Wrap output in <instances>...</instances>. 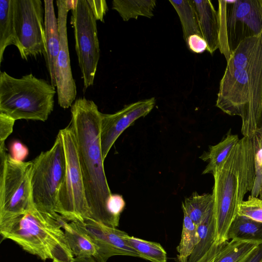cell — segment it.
I'll use <instances>...</instances> for the list:
<instances>
[{
	"instance_id": "6da1fadb",
	"label": "cell",
	"mask_w": 262,
	"mask_h": 262,
	"mask_svg": "<svg viewBox=\"0 0 262 262\" xmlns=\"http://www.w3.org/2000/svg\"><path fill=\"white\" fill-rule=\"evenodd\" d=\"M216 106L242 119L243 137L262 127V32L243 40L227 61Z\"/></svg>"
},
{
	"instance_id": "7a4b0ae2",
	"label": "cell",
	"mask_w": 262,
	"mask_h": 262,
	"mask_svg": "<svg viewBox=\"0 0 262 262\" xmlns=\"http://www.w3.org/2000/svg\"><path fill=\"white\" fill-rule=\"evenodd\" d=\"M69 125L75 136L91 219L116 227L107 208L112 194L104 169L100 143L101 113L92 100L76 99L71 106Z\"/></svg>"
},
{
	"instance_id": "3957f363",
	"label": "cell",
	"mask_w": 262,
	"mask_h": 262,
	"mask_svg": "<svg viewBox=\"0 0 262 262\" xmlns=\"http://www.w3.org/2000/svg\"><path fill=\"white\" fill-rule=\"evenodd\" d=\"M255 174L253 139L243 137L212 174L216 245L227 242L229 228L245 194L253 189Z\"/></svg>"
},
{
	"instance_id": "277c9868",
	"label": "cell",
	"mask_w": 262,
	"mask_h": 262,
	"mask_svg": "<svg viewBox=\"0 0 262 262\" xmlns=\"http://www.w3.org/2000/svg\"><path fill=\"white\" fill-rule=\"evenodd\" d=\"M61 217L33 205L27 212L1 222L0 233L44 261L72 262L74 257L61 227Z\"/></svg>"
},
{
	"instance_id": "5b68a950",
	"label": "cell",
	"mask_w": 262,
	"mask_h": 262,
	"mask_svg": "<svg viewBox=\"0 0 262 262\" xmlns=\"http://www.w3.org/2000/svg\"><path fill=\"white\" fill-rule=\"evenodd\" d=\"M55 87L32 74L20 78L0 72V113L15 121H46L53 111Z\"/></svg>"
},
{
	"instance_id": "8992f818",
	"label": "cell",
	"mask_w": 262,
	"mask_h": 262,
	"mask_svg": "<svg viewBox=\"0 0 262 262\" xmlns=\"http://www.w3.org/2000/svg\"><path fill=\"white\" fill-rule=\"evenodd\" d=\"M218 2L219 49L227 61L243 40L262 32V0Z\"/></svg>"
},
{
	"instance_id": "52a82bcc",
	"label": "cell",
	"mask_w": 262,
	"mask_h": 262,
	"mask_svg": "<svg viewBox=\"0 0 262 262\" xmlns=\"http://www.w3.org/2000/svg\"><path fill=\"white\" fill-rule=\"evenodd\" d=\"M66 169L57 198V213L69 222H82L91 219L85 186L74 132L69 125L60 129Z\"/></svg>"
},
{
	"instance_id": "ba28073f",
	"label": "cell",
	"mask_w": 262,
	"mask_h": 262,
	"mask_svg": "<svg viewBox=\"0 0 262 262\" xmlns=\"http://www.w3.org/2000/svg\"><path fill=\"white\" fill-rule=\"evenodd\" d=\"M31 177L32 199L38 210L57 213L58 194L66 169L62 143L58 134L52 147L33 160Z\"/></svg>"
},
{
	"instance_id": "9c48e42d",
	"label": "cell",
	"mask_w": 262,
	"mask_h": 262,
	"mask_svg": "<svg viewBox=\"0 0 262 262\" xmlns=\"http://www.w3.org/2000/svg\"><path fill=\"white\" fill-rule=\"evenodd\" d=\"M32 161L13 159L0 148V222L28 211L33 206Z\"/></svg>"
},
{
	"instance_id": "30bf717a",
	"label": "cell",
	"mask_w": 262,
	"mask_h": 262,
	"mask_svg": "<svg viewBox=\"0 0 262 262\" xmlns=\"http://www.w3.org/2000/svg\"><path fill=\"white\" fill-rule=\"evenodd\" d=\"M71 11L75 49L85 91L94 83L100 57L96 19L86 0H77Z\"/></svg>"
},
{
	"instance_id": "8fae6325",
	"label": "cell",
	"mask_w": 262,
	"mask_h": 262,
	"mask_svg": "<svg viewBox=\"0 0 262 262\" xmlns=\"http://www.w3.org/2000/svg\"><path fill=\"white\" fill-rule=\"evenodd\" d=\"M16 45L23 59L43 55L47 49L40 0H13Z\"/></svg>"
},
{
	"instance_id": "7c38bea8",
	"label": "cell",
	"mask_w": 262,
	"mask_h": 262,
	"mask_svg": "<svg viewBox=\"0 0 262 262\" xmlns=\"http://www.w3.org/2000/svg\"><path fill=\"white\" fill-rule=\"evenodd\" d=\"M56 3L60 36V48L55 68L58 102L61 107L68 108L72 106L77 95L71 66L67 34V17L70 10L66 0H57Z\"/></svg>"
},
{
	"instance_id": "4fadbf2b",
	"label": "cell",
	"mask_w": 262,
	"mask_h": 262,
	"mask_svg": "<svg viewBox=\"0 0 262 262\" xmlns=\"http://www.w3.org/2000/svg\"><path fill=\"white\" fill-rule=\"evenodd\" d=\"M155 104V99L152 97L131 103L114 114L101 113L100 143L104 160L123 131L136 120L148 115Z\"/></svg>"
},
{
	"instance_id": "5bb4252c",
	"label": "cell",
	"mask_w": 262,
	"mask_h": 262,
	"mask_svg": "<svg viewBox=\"0 0 262 262\" xmlns=\"http://www.w3.org/2000/svg\"><path fill=\"white\" fill-rule=\"evenodd\" d=\"M81 228L93 239L98 252L97 262H106L115 255L140 257L138 253L126 239L128 234L116 227L90 219L80 224Z\"/></svg>"
},
{
	"instance_id": "9a60e30c",
	"label": "cell",
	"mask_w": 262,
	"mask_h": 262,
	"mask_svg": "<svg viewBox=\"0 0 262 262\" xmlns=\"http://www.w3.org/2000/svg\"><path fill=\"white\" fill-rule=\"evenodd\" d=\"M45 33L47 49L46 61L50 77V83L56 87V61L60 48V36L58 19L56 17L53 1L45 0Z\"/></svg>"
},
{
	"instance_id": "2e32d148",
	"label": "cell",
	"mask_w": 262,
	"mask_h": 262,
	"mask_svg": "<svg viewBox=\"0 0 262 262\" xmlns=\"http://www.w3.org/2000/svg\"><path fill=\"white\" fill-rule=\"evenodd\" d=\"M198 15L200 30L211 54L219 48V23L217 11L209 0H192Z\"/></svg>"
},
{
	"instance_id": "e0dca14e",
	"label": "cell",
	"mask_w": 262,
	"mask_h": 262,
	"mask_svg": "<svg viewBox=\"0 0 262 262\" xmlns=\"http://www.w3.org/2000/svg\"><path fill=\"white\" fill-rule=\"evenodd\" d=\"M61 227L68 245L74 256L98 257L97 248L91 237L75 222L60 218Z\"/></svg>"
},
{
	"instance_id": "ac0fdd59",
	"label": "cell",
	"mask_w": 262,
	"mask_h": 262,
	"mask_svg": "<svg viewBox=\"0 0 262 262\" xmlns=\"http://www.w3.org/2000/svg\"><path fill=\"white\" fill-rule=\"evenodd\" d=\"M198 242L188 262H203L215 243V225L212 209L197 226Z\"/></svg>"
},
{
	"instance_id": "d6986e66",
	"label": "cell",
	"mask_w": 262,
	"mask_h": 262,
	"mask_svg": "<svg viewBox=\"0 0 262 262\" xmlns=\"http://www.w3.org/2000/svg\"><path fill=\"white\" fill-rule=\"evenodd\" d=\"M239 140L238 135L232 134L230 129L221 142L214 145L210 146L208 150L200 157L201 159L208 163L202 173L213 174Z\"/></svg>"
},
{
	"instance_id": "ffe728a7",
	"label": "cell",
	"mask_w": 262,
	"mask_h": 262,
	"mask_svg": "<svg viewBox=\"0 0 262 262\" xmlns=\"http://www.w3.org/2000/svg\"><path fill=\"white\" fill-rule=\"evenodd\" d=\"M227 239L262 244V223L237 215L229 228Z\"/></svg>"
},
{
	"instance_id": "44dd1931",
	"label": "cell",
	"mask_w": 262,
	"mask_h": 262,
	"mask_svg": "<svg viewBox=\"0 0 262 262\" xmlns=\"http://www.w3.org/2000/svg\"><path fill=\"white\" fill-rule=\"evenodd\" d=\"M16 45L13 0H0V62L6 48Z\"/></svg>"
},
{
	"instance_id": "7402d4cb",
	"label": "cell",
	"mask_w": 262,
	"mask_h": 262,
	"mask_svg": "<svg viewBox=\"0 0 262 262\" xmlns=\"http://www.w3.org/2000/svg\"><path fill=\"white\" fill-rule=\"evenodd\" d=\"M182 207L183 213L198 226L213 209L212 195L210 193L200 194L194 192L182 202Z\"/></svg>"
},
{
	"instance_id": "603a6c76",
	"label": "cell",
	"mask_w": 262,
	"mask_h": 262,
	"mask_svg": "<svg viewBox=\"0 0 262 262\" xmlns=\"http://www.w3.org/2000/svg\"><path fill=\"white\" fill-rule=\"evenodd\" d=\"M169 2L180 17L184 40L186 41L189 36L193 35H198L203 37L192 0H169Z\"/></svg>"
},
{
	"instance_id": "cb8c5ba5",
	"label": "cell",
	"mask_w": 262,
	"mask_h": 262,
	"mask_svg": "<svg viewBox=\"0 0 262 262\" xmlns=\"http://www.w3.org/2000/svg\"><path fill=\"white\" fill-rule=\"evenodd\" d=\"M156 5L155 0H114L112 9L117 11L124 21L137 19L139 16L151 18Z\"/></svg>"
},
{
	"instance_id": "d4e9b609",
	"label": "cell",
	"mask_w": 262,
	"mask_h": 262,
	"mask_svg": "<svg viewBox=\"0 0 262 262\" xmlns=\"http://www.w3.org/2000/svg\"><path fill=\"white\" fill-rule=\"evenodd\" d=\"M258 245L232 239L224 244L213 262H244Z\"/></svg>"
},
{
	"instance_id": "484cf974",
	"label": "cell",
	"mask_w": 262,
	"mask_h": 262,
	"mask_svg": "<svg viewBox=\"0 0 262 262\" xmlns=\"http://www.w3.org/2000/svg\"><path fill=\"white\" fill-rule=\"evenodd\" d=\"M181 239L177 248L179 262H188L198 242L197 226L185 213Z\"/></svg>"
},
{
	"instance_id": "4316f807",
	"label": "cell",
	"mask_w": 262,
	"mask_h": 262,
	"mask_svg": "<svg viewBox=\"0 0 262 262\" xmlns=\"http://www.w3.org/2000/svg\"><path fill=\"white\" fill-rule=\"evenodd\" d=\"M126 239L130 245L138 253L140 258L151 262H166L167 253L158 243L148 241L127 235Z\"/></svg>"
},
{
	"instance_id": "83f0119b",
	"label": "cell",
	"mask_w": 262,
	"mask_h": 262,
	"mask_svg": "<svg viewBox=\"0 0 262 262\" xmlns=\"http://www.w3.org/2000/svg\"><path fill=\"white\" fill-rule=\"evenodd\" d=\"M255 144V179L251 195L262 200V127L253 137Z\"/></svg>"
},
{
	"instance_id": "f1b7e54d",
	"label": "cell",
	"mask_w": 262,
	"mask_h": 262,
	"mask_svg": "<svg viewBox=\"0 0 262 262\" xmlns=\"http://www.w3.org/2000/svg\"><path fill=\"white\" fill-rule=\"evenodd\" d=\"M237 215L262 223V200L249 195L246 201L240 204Z\"/></svg>"
},
{
	"instance_id": "f546056e",
	"label": "cell",
	"mask_w": 262,
	"mask_h": 262,
	"mask_svg": "<svg viewBox=\"0 0 262 262\" xmlns=\"http://www.w3.org/2000/svg\"><path fill=\"white\" fill-rule=\"evenodd\" d=\"M125 207V202L123 196L118 194H112L108 200V211L116 223L119 225L120 215Z\"/></svg>"
},
{
	"instance_id": "4dcf8cb0",
	"label": "cell",
	"mask_w": 262,
	"mask_h": 262,
	"mask_svg": "<svg viewBox=\"0 0 262 262\" xmlns=\"http://www.w3.org/2000/svg\"><path fill=\"white\" fill-rule=\"evenodd\" d=\"M15 120L7 115L0 113V148L5 147V141L13 132Z\"/></svg>"
},
{
	"instance_id": "1f68e13d",
	"label": "cell",
	"mask_w": 262,
	"mask_h": 262,
	"mask_svg": "<svg viewBox=\"0 0 262 262\" xmlns=\"http://www.w3.org/2000/svg\"><path fill=\"white\" fill-rule=\"evenodd\" d=\"M90 9L96 20L104 22V16L105 15L108 7L104 0H86Z\"/></svg>"
},
{
	"instance_id": "d6a6232c",
	"label": "cell",
	"mask_w": 262,
	"mask_h": 262,
	"mask_svg": "<svg viewBox=\"0 0 262 262\" xmlns=\"http://www.w3.org/2000/svg\"><path fill=\"white\" fill-rule=\"evenodd\" d=\"M10 155L15 160L24 161L29 154L28 148L21 142L16 140L10 147Z\"/></svg>"
},
{
	"instance_id": "836d02e7",
	"label": "cell",
	"mask_w": 262,
	"mask_h": 262,
	"mask_svg": "<svg viewBox=\"0 0 262 262\" xmlns=\"http://www.w3.org/2000/svg\"><path fill=\"white\" fill-rule=\"evenodd\" d=\"M185 41L188 48L194 53H202L207 50V45L206 41L199 35H191Z\"/></svg>"
},
{
	"instance_id": "e575fe53",
	"label": "cell",
	"mask_w": 262,
	"mask_h": 262,
	"mask_svg": "<svg viewBox=\"0 0 262 262\" xmlns=\"http://www.w3.org/2000/svg\"><path fill=\"white\" fill-rule=\"evenodd\" d=\"M262 259V244H258L244 262H260Z\"/></svg>"
},
{
	"instance_id": "d590c367",
	"label": "cell",
	"mask_w": 262,
	"mask_h": 262,
	"mask_svg": "<svg viewBox=\"0 0 262 262\" xmlns=\"http://www.w3.org/2000/svg\"><path fill=\"white\" fill-rule=\"evenodd\" d=\"M72 262H97L93 256H76L74 258Z\"/></svg>"
}]
</instances>
